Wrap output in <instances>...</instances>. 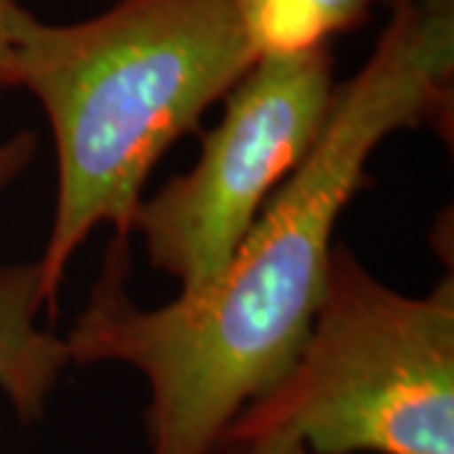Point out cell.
Returning <instances> with one entry per match:
<instances>
[{"label": "cell", "instance_id": "obj_5", "mask_svg": "<svg viewBox=\"0 0 454 454\" xmlns=\"http://www.w3.org/2000/svg\"><path fill=\"white\" fill-rule=\"evenodd\" d=\"M43 310L35 260L0 262V391L23 424L46 417L71 366L64 336L38 324Z\"/></svg>", "mask_w": 454, "mask_h": 454}, {"label": "cell", "instance_id": "obj_3", "mask_svg": "<svg viewBox=\"0 0 454 454\" xmlns=\"http://www.w3.org/2000/svg\"><path fill=\"white\" fill-rule=\"evenodd\" d=\"M270 437L313 454H454V278L399 293L336 243L298 354L220 450Z\"/></svg>", "mask_w": 454, "mask_h": 454}, {"label": "cell", "instance_id": "obj_1", "mask_svg": "<svg viewBox=\"0 0 454 454\" xmlns=\"http://www.w3.org/2000/svg\"><path fill=\"white\" fill-rule=\"evenodd\" d=\"M369 61L336 86L306 160L202 291L142 309L129 238L106 245L89 301L66 333L71 364H121L146 381L149 454H217L230 424L291 366L321 303L333 232L394 131L444 116L454 83V0L391 5Z\"/></svg>", "mask_w": 454, "mask_h": 454}, {"label": "cell", "instance_id": "obj_8", "mask_svg": "<svg viewBox=\"0 0 454 454\" xmlns=\"http://www.w3.org/2000/svg\"><path fill=\"white\" fill-rule=\"evenodd\" d=\"M23 5L0 0V91L16 89V23Z\"/></svg>", "mask_w": 454, "mask_h": 454}, {"label": "cell", "instance_id": "obj_2", "mask_svg": "<svg viewBox=\"0 0 454 454\" xmlns=\"http://www.w3.org/2000/svg\"><path fill=\"white\" fill-rule=\"evenodd\" d=\"M238 0H114L101 16L46 23L20 11L16 86L49 119L56 207L35 260L49 313L98 227L131 238L154 164L255 66Z\"/></svg>", "mask_w": 454, "mask_h": 454}, {"label": "cell", "instance_id": "obj_7", "mask_svg": "<svg viewBox=\"0 0 454 454\" xmlns=\"http://www.w3.org/2000/svg\"><path fill=\"white\" fill-rule=\"evenodd\" d=\"M38 152L35 131H16L5 142H0V197L5 195L18 179L26 175Z\"/></svg>", "mask_w": 454, "mask_h": 454}, {"label": "cell", "instance_id": "obj_6", "mask_svg": "<svg viewBox=\"0 0 454 454\" xmlns=\"http://www.w3.org/2000/svg\"><path fill=\"white\" fill-rule=\"evenodd\" d=\"M369 5L372 0H238L258 59L324 49L328 38L366 20Z\"/></svg>", "mask_w": 454, "mask_h": 454}, {"label": "cell", "instance_id": "obj_9", "mask_svg": "<svg viewBox=\"0 0 454 454\" xmlns=\"http://www.w3.org/2000/svg\"><path fill=\"white\" fill-rule=\"evenodd\" d=\"M220 454H313V452L306 450V447H303L301 442H295V439L270 437V439L250 442V444L225 447V450H220Z\"/></svg>", "mask_w": 454, "mask_h": 454}, {"label": "cell", "instance_id": "obj_10", "mask_svg": "<svg viewBox=\"0 0 454 454\" xmlns=\"http://www.w3.org/2000/svg\"><path fill=\"white\" fill-rule=\"evenodd\" d=\"M391 5H396V3H402V0H389Z\"/></svg>", "mask_w": 454, "mask_h": 454}, {"label": "cell", "instance_id": "obj_4", "mask_svg": "<svg viewBox=\"0 0 454 454\" xmlns=\"http://www.w3.org/2000/svg\"><path fill=\"white\" fill-rule=\"evenodd\" d=\"M333 94L328 46L258 59L225 97L197 162L142 200L131 235L145 240L152 268L177 280L179 295L225 270L265 202L316 145Z\"/></svg>", "mask_w": 454, "mask_h": 454}]
</instances>
